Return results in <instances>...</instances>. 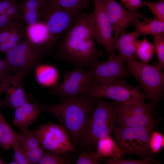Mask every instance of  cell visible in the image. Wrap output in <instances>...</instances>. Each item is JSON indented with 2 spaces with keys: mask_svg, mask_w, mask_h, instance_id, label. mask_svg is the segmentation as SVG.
Masks as SVG:
<instances>
[{
  "mask_svg": "<svg viewBox=\"0 0 164 164\" xmlns=\"http://www.w3.org/2000/svg\"><path fill=\"white\" fill-rule=\"evenodd\" d=\"M112 27L114 40L132 24L143 19L142 15L125 9L116 0H102Z\"/></svg>",
  "mask_w": 164,
  "mask_h": 164,
  "instance_id": "obj_13",
  "label": "cell"
},
{
  "mask_svg": "<svg viewBox=\"0 0 164 164\" xmlns=\"http://www.w3.org/2000/svg\"><path fill=\"white\" fill-rule=\"evenodd\" d=\"M18 134L12 146L14 150L13 161L17 164H29L27 158L26 152L19 139Z\"/></svg>",
  "mask_w": 164,
  "mask_h": 164,
  "instance_id": "obj_32",
  "label": "cell"
},
{
  "mask_svg": "<svg viewBox=\"0 0 164 164\" xmlns=\"http://www.w3.org/2000/svg\"><path fill=\"white\" fill-rule=\"evenodd\" d=\"M147 98L145 96L125 102H117L119 127L154 129L157 122L153 114L155 107L150 103H145Z\"/></svg>",
  "mask_w": 164,
  "mask_h": 164,
  "instance_id": "obj_5",
  "label": "cell"
},
{
  "mask_svg": "<svg viewBox=\"0 0 164 164\" xmlns=\"http://www.w3.org/2000/svg\"><path fill=\"white\" fill-rule=\"evenodd\" d=\"M18 1L19 0H17Z\"/></svg>",
  "mask_w": 164,
  "mask_h": 164,
  "instance_id": "obj_45",
  "label": "cell"
},
{
  "mask_svg": "<svg viewBox=\"0 0 164 164\" xmlns=\"http://www.w3.org/2000/svg\"><path fill=\"white\" fill-rule=\"evenodd\" d=\"M12 22L21 19L17 1L14 2L5 12Z\"/></svg>",
  "mask_w": 164,
  "mask_h": 164,
  "instance_id": "obj_37",
  "label": "cell"
},
{
  "mask_svg": "<svg viewBox=\"0 0 164 164\" xmlns=\"http://www.w3.org/2000/svg\"><path fill=\"white\" fill-rule=\"evenodd\" d=\"M63 8L81 11L89 7L93 0H49Z\"/></svg>",
  "mask_w": 164,
  "mask_h": 164,
  "instance_id": "obj_29",
  "label": "cell"
},
{
  "mask_svg": "<svg viewBox=\"0 0 164 164\" xmlns=\"http://www.w3.org/2000/svg\"><path fill=\"white\" fill-rule=\"evenodd\" d=\"M139 36L135 31L122 32L114 40V51L117 50L123 57L125 61L137 58L136 49Z\"/></svg>",
  "mask_w": 164,
  "mask_h": 164,
  "instance_id": "obj_19",
  "label": "cell"
},
{
  "mask_svg": "<svg viewBox=\"0 0 164 164\" xmlns=\"http://www.w3.org/2000/svg\"><path fill=\"white\" fill-rule=\"evenodd\" d=\"M18 133L14 131L0 111V146L5 150L12 147Z\"/></svg>",
  "mask_w": 164,
  "mask_h": 164,
  "instance_id": "obj_25",
  "label": "cell"
},
{
  "mask_svg": "<svg viewBox=\"0 0 164 164\" xmlns=\"http://www.w3.org/2000/svg\"><path fill=\"white\" fill-rule=\"evenodd\" d=\"M102 158L105 161V163L107 164H153L158 162L157 160L154 157L139 160L131 159H123L121 158L115 159Z\"/></svg>",
  "mask_w": 164,
  "mask_h": 164,
  "instance_id": "obj_31",
  "label": "cell"
},
{
  "mask_svg": "<svg viewBox=\"0 0 164 164\" xmlns=\"http://www.w3.org/2000/svg\"><path fill=\"white\" fill-rule=\"evenodd\" d=\"M29 97L33 103L27 102L15 109L13 124L21 131L28 130L29 127L43 111L32 96L29 95Z\"/></svg>",
  "mask_w": 164,
  "mask_h": 164,
  "instance_id": "obj_17",
  "label": "cell"
},
{
  "mask_svg": "<svg viewBox=\"0 0 164 164\" xmlns=\"http://www.w3.org/2000/svg\"><path fill=\"white\" fill-rule=\"evenodd\" d=\"M8 164L3 159L0 158V164Z\"/></svg>",
  "mask_w": 164,
  "mask_h": 164,
  "instance_id": "obj_44",
  "label": "cell"
},
{
  "mask_svg": "<svg viewBox=\"0 0 164 164\" xmlns=\"http://www.w3.org/2000/svg\"><path fill=\"white\" fill-rule=\"evenodd\" d=\"M93 12L95 38L97 43L102 46L108 54L114 52V40L111 25L102 0H93Z\"/></svg>",
  "mask_w": 164,
  "mask_h": 164,
  "instance_id": "obj_14",
  "label": "cell"
},
{
  "mask_svg": "<svg viewBox=\"0 0 164 164\" xmlns=\"http://www.w3.org/2000/svg\"><path fill=\"white\" fill-rule=\"evenodd\" d=\"M25 34L32 43L44 47L47 53L55 46L47 26L41 21H39L32 25L26 26Z\"/></svg>",
  "mask_w": 164,
  "mask_h": 164,
  "instance_id": "obj_18",
  "label": "cell"
},
{
  "mask_svg": "<svg viewBox=\"0 0 164 164\" xmlns=\"http://www.w3.org/2000/svg\"><path fill=\"white\" fill-rule=\"evenodd\" d=\"M18 4L21 18L26 26L39 21L46 0H21Z\"/></svg>",
  "mask_w": 164,
  "mask_h": 164,
  "instance_id": "obj_20",
  "label": "cell"
},
{
  "mask_svg": "<svg viewBox=\"0 0 164 164\" xmlns=\"http://www.w3.org/2000/svg\"><path fill=\"white\" fill-rule=\"evenodd\" d=\"M17 0H0V14L5 13L6 11Z\"/></svg>",
  "mask_w": 164,
  "mask_h": 164,
  "instance_id": "obj_41",
  "label": "cell"
},
{
  "mask_svg": "<svg viewBox=\"0 0 164 164\" xmlns=\"http://www.w3.org/2000/svg\"><path fill=\"white\" fill-rule=\"evenodd\" d=\"M96 147V151L94 152L95 157L98 159L109 157L112 159H118L121 158L125 155L116 145L110 136L99 139Z\"/></svg>",
  "mask_w": 164,
  "mask_h": 164,
  "instance_id": "obj_22",
  "label": "cell"
},
{
  "mask_svg": "<svg viewBox=\"0 0 164 164\" xmlns=\"http://www.w3.org/2000/svg\"><path fill=\"white\" fill-rule=\"evenodd\" d=\"M140 87L129 85L121 78L101 83L92 82L84 94L94 98H108L123 103L146 96L141 92Z\"/></svg>",
  "mask_w": 164,
  "mask_h": 164,
  "instance_id": "obj_9",
  "label": "cell"
},
{
  "mask_svg": "<svg viewBox=\"0 0 164 164\" xmlns=\"http://www.w3.org/2000/svg\"><path fill=\"white\" fill-rule=\"evenodd\" d=\"M143 3L149 8L153 15L164 21V0H159L155 2L145 1Z\"/></svg>",
  "mask_w": 164,
  "mask_h": 164,
  "instance_id": "obj_34",
  "label": "cell"
},
{
  "mask_svg": "<svg viewBox=\"0 0 164 164\" xmlns=\"http://www.w3.org/2000/svg\"><path fill=\"white\" fill-rule=\"evenodd\" d=\"M123 5L129 11L136 12L139 8L143 5L141 0H120Z\"/></svg>",
  "mask_w": 164,
  "mask_h": 164,
  "instance_id": "obj_38",
  "label": "cell"
},
{
  "mask_svg": "<svg viewBox=\"0 0 164 164\" xmlns=\"http://www.w3.org/2000/svg\"><path fill=\"white\" fill-rule=\"evenodd\" d=\"M14 73L12 69L4 59H0V81Z\"/></svg>",
  "mask_w": 164,
  "mask_h": 164,
  "instance_id": "obj_39",
  "label": "cell"
},
{
  "mask_svg": "<svg viewBox=\"0 0 164 164\" xmlns=\"http://www.w3.org/2000/svg\"><path fill=\"white\" fill-rule=\"evenodd\" d=\"M164 145V137L160 132L154 130L152 132L149 141L150 153L152 155L158 153Z\"/></svg>",
  "mask_w": 164,
  "mask_h": 164,
  "instance_id": "obj_33",
  "label": "cell"
},
{
  "mask_svg": "<svg viewBox=\"0 0 164 164\" xmlns=\"http://www.w3.org/2000/svg\"><path fill=\"white\" fill-rule=\"evenodd\" d=\"M154 53L153 44L146 38L142 40H138L136 47V55L140 61L148 63L152 59Z\"/></svg>",
  "mask_w": 164,
  "mask_h": 164,
  "instance_id": "obj_27",
  "label": "cell"
},
{
  "mask_svg": "<svg viewBox=\"0 0 164 164\" xmlns=\"http://www.w3.org/2000/svg\"><path fill=\"white\" fill-rule=\"evenodd\" d=\"M25 74L16 73L0 81V87L6 94L4 100L8 107L15 109L29 102V97L24 89L23 81Z\"/></svg>",
  "mask_w": 164,
  "mask_h": 164,
  "instance_id": "obj_15",
  "label": "cell"
},
{
  "mask_svg": "<svg viewBox=\"0 0 164 164\" xmlns=\"http://www.w3.org/2000/svg\"><path fill=\"white\" fill-rule=\"evenodd\" d=\"M3 93V91L0 87V111L1 108L2 107H8L7 104L5 100H2L1 99V96Z\"/></svg>",
  "mask_w": 164,
  "mask_h": 164,
  "instance_id": "obj_43",
  "label": "cell"
},
{
  "mask_svg": "<svg viewBox=\"0 0 164 164\" xmlns=\"http://www.w3.org/2000/svg\"><path fill=\"white\" fill-rule=\"evenodd\" d=\"M129 72L135 78L155 107L163 96L164 75L156 63L151 65L135 60H127Z\"/></svg>",
  "mask_w": 164,
  "mask_h": 164,
  "instance_id": "obj_4",
  "label": "cell"
},
{
  "mask_svg": "<svg viewBox=\"0 0 164 164\" xmlns=\"http://www.w3.org/2000/svg\"><path fill=\"white\" fill-rule=\"evenodd\" d=\"M125 60L121 55L114 52L108 54L104 61L98 60L90 67L92 75L93 82L101 83L129 76V73L123 65Z\"/></svg>",
  "mask_w": 164,
  "mask_h": 164,
  "instance_id": "obj_12",
  "label": "cell"
},
{
  "mask_svg": "<svg viewBox=\"0 0 164 164\" xmlns=\"http://www.w3.org/2000/svg\"><path fill=\"white\" fill-rule=\"evenodd\" d=\"M71 152L60 154L46 151L38 164H69L74 161L75 156Z\"/></svg>",
  "mask_w": 164,
  "mask_h": 164,
  "instance_id": "obj_26",
  "label": "cell"
},
{
  "mask_svg": "<svg viewBox=\"0 0 164 164\" xmlns=\"http://www.w3.org/2000/svg\"><path fill=\"white\" fill-rule=\"evenodd\" d=\"M46 53L44 47L32 43L25 34L19 44L5 53L4 59L14 73L25 75L34 70Z\"/></svg>",
  "mask_w": 164,
  "mask_h": 164,
  "instance_id": "obj_7",
  "label": "cell"
},
{
  "mask_svg": "<svg viewBox=\"0 0 164 164\" xmlns=\"http://www.w3.org/2000/svg\"><path fill=\"white\" fill-rule=\"evenodd\" d=\"M26 27L21 19L16 21L14 29L8 39L0 45V53H6L20 43L25 35Z\"/></svg>",
  "mask_w": 164,
  "mask_h": 164,
  "instance_id": "obj_24",
  "label": "cell"
},
{
  "mask_svg": "<svg viewBox=\"0 0 164 164\" xmlns=\"http://www.w3.org/2000/svg\"><path fill=\"white\" fill-rule=\"evenodd\" d=\"M154 130L148 128L116 126L113 139L125 154L136 155L142 159L150 158L153 157L150 152L149 143Z\"/></svg>",
  "mask_w": 164,
  "mask_h": 164,
  "instance_id": "obj_6",
  "label": "cell"
},
{
  "mask_svg": "<svg viewBox=\"0 0 164 164\" xmlns=\"http://www.w3.org/2000/svg\"><path fill=\"white\" fill-rule=\"evenodd\" d=\"M44 149L41 146L31 149L26 152V156L29 164H38L43 157Z\"/></svg>",
  "mask_w": 164,
  "mask_h": 164,
  "instance_id": "obj_36",
  "label": "cell"
},
{
  "mask_svg": "<svg viewBox=\"0 0 164 164\" xmlns=\"http://www.w3.org/2000/svg\"><path fill=\"white\" fill-rule=\"evenodd\" d=\"M16 21L0 30V45L8 39L14 29Z\"/></svg>",
  "mask_w": 164,
  "mask_h": 164,
  "instance_id": "obj_40",
  "label": "cell"
},
{
  "mask_svg": "<svg viewBox=\"0 0 164 164\" xmlns=\"http://www.w3.org/2000/svg\"><path fill=\"white\" fill-rule=\"evenodd\" d=\"M19 140L26 152L29 150L41 146L40 141L35 132L28 130L21 131L18 135Z\"/></svg>",
  "mask_w": 164,
  "mask_h": 164,
  "instance_id": "obj_28",
  "label": "cell"
},
{
  "mask_svg": "<svg viewBox=\"0 0 164 164\" xmlns=\"http://www.w3.org/2000/svg\"><path fill=\"white\" fill-rule=\"evenodd\" d=\"M118 103L95 98L81 143L88 149L96 147L98 140L114 133L117 124Z\"/></svg>",
  "mask_w": 164,
  "mask_h": 164,
  "instance_id": "obj_2",
  "label": "cell"
},
{
  "mask_svg": "<svg viewBox=\"0 0 164 164\" xmlns=\"http://www.w3.org/2000/svg\"><path fill=\"white\" fill-rule=\"evenodd\" d=\"M154 52L158 60V65L163 70L164 68V35L160 34L154 36L153 44Z\"/></svg>",
  "mask_w": 164,
  "mask_h": 164,
  "instance_id": "obj_30",
  "label": "cell"
},
{
  "mask_svg": "<svg viewBox=\"0 0 164 164\" xmlns=\"http://www.w3.org/2000/svg\"><path fill=\"white\" fill-rule=\"evenodd\" d=\"M93 82L92 73L89 70L76 66L72 70L66 72L61 83L53 87L49 93L61 97H77L85 94Z\"/></svg>",
  "mask_w": 164,
  "mask_h": 164,
  "instance_id": "obj_10",
  "label": "cell"
},
{
  "mask_svg": "<svg viewBox=\"0 0 164 164\" xmlns=\"http://www.w3.org/2000/svg\"><path fill=\"white\" fill-rule=\"evenodd\" d=\"M35 132L44 150L57 154L76 152L68 132L62 125L52 122L41 124Z\"/></svg>",
  "mask_w": 164,
  "mask_h": 164,
  "instance_id": "obj_11",
  "label": "cell"
},
{
  "mask_svg": "<svg viewBox=\"0 0 164 164\" xmlns=\"http://www.w3.org/2000/svg\"><path fill=\"white\" fill-rule=\"evenodd\" d=\"M81 12V11L67 9L46 0L39 21L46 25L55 45L61 35L71 26Z\"/></svg>",
  "mask_w": 164,
  "mask_h": 164,
  "instance_id": "obj_8",
  "label": "cell"
},
{
  "mask_svg": "<svg viewBox=\"0 0 164 164\" xmlns=\"http://www.w3.org/2000/svg\"><path fill=\"white\" fill-rule=\"evenodd\" d=\"M12 22L5 13L0 14V30L9 26Z\"/></svg>",
  "mask_w": 164,
  "mask_h": 164,
  "instance_id": "obj_42",
  "label": "cell"
},
{
  "mask_svg": "<svg viewBox=\"0 0 164 164\" xmlns=\"http://www.w3.org/2000/svg\"><path fill=\"white\" fill-rule=\"evenodd\" d=\"M135 31L139 36L164 34V21L156 17L153 18H144L142 22L138 21L134 24Z\"/></svg>",
  "mask_w": 164,
  "mask_h": 164,
  "instance_id": "obj_23",
  "label": "cell"
},
{
  "mask_svg": "<svg viewBox=\"0 0 164 164\" xmlns=\"http://www.w3.org/2000/svg\"><path fill=\"white\" fill-rule=\"evenodd\" d=\"M34 70L36 80L40 85L45 87H53L58 84V73L53 65L40 63Z\"/></svg>",
  "mask_w": 164,
  "mask_h": 164,
  "instance_id": "obj_21",
  "label": "cell"
},
{
  "mask_svg": "<svg viewBox=\"0 0 164 164\" xmlns=\"http://www.w3.org/2000/svg\"><path fill=\"white\" fill-rule=\"evenodd\" d=\"M58 104L48 105L36 101L41 109L53 114L68 132L73 143H81L95 98L85 94L61 97Z\"/></svg>",
  "mask_w": 164,
  "mask_h": 164,
  "instance_id": "obj_1",
  "label": "cell"
},
{
  "mask_svg": "<svg viewBox=\"0 0 164 164\" xmlns=\"http://www.w3.org/2000/svg\"><path fill=\"white\" fill-rule=\"evenodd\" d=\"M64 37L71 39L95 38L93 12L80 13L67 30Z\"/></svg>",
  "mask_w": 164,
  "mask_h": 164,
  "instance_id": "obj_16",
  "label": "cell"
},
{
  "mask_svg": "<svg viewBox=\"0 0 164 164\" xmlns=\"http://www.w3.org/2000/svg\"><path fill=\"white\" fill-rule=\"evenodd\" d=\"M95 156L94 152L89 151H81L76 164H99L101 163Z\"/></svg>",
  "mask_w": 164,
  "mask_h": 164,
  "instance_id": "obj_35",
  "label": "cell"
},
{
  "mask_svg": "<svg viewBox=\"0 0 164 164\" xmlns=\"http://www.w3.org/2000/svg\"><path fill=\"white\" fill-rule=\"evenodd\" d=\"M94 38L71 39L63 37L56 46L55 57L64 62L71 63L76 66L90 67L104 55L96 48Z\"/></svg>",
  "mask_w": 164,
  "mask_h": 164,
  "instance_id": "obj_3",
  "label": "cell"
}]
</instances>
